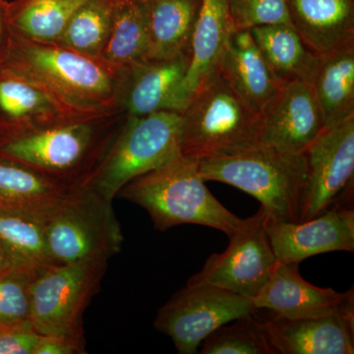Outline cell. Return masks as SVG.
I'll list each match as a JSON object with an SVG mask.
<instances>
[{"instance_id":"83f0119b","label":"cell","mask_w":354,"mask_h":354,"mask_svg":"<svg viewBox=\"0 0 354 354\" xmlns=\"http://www.w3.org/2000/svg\"><path fill=\"white\" fill-rule=\"evenodd\" d=\"M111 28V0H86L71 16L57 44L102 58Z\"/></svg>"},{"instance_id":"484cf974","label":"cell","mask_w":354,"mask_h":354,"mask_svg":"<svg viewBox=\"0 0 354 354\" xmlns=\"http://www.w3.org/2000/svg\"><path fill=\"white\" fill-rule=\"evenodd\" d=\"M148 50L145 0H111V28L102 59L120 68L146 57Z\"/></svg>"},{"instance_id":"6da1fadb","label":"cell","mask_w":354,"mask_h":354,"mask_svg":"<svg viewBox=\"0 0 354 354\" xmlns=\"http://www.w3.org/2000/svg\"><path fill=\"white\" fill-rule=\"evenodd\" d=\"M205 183L199 160L179 153L158 169L133 179L116 197L145 209L160 232L180 225H198L230 236L243 218L221 205Z\"/></svg>"},{"instance_id":"d6986e66","label":"cell","mask_w":354,"mask_h":354,"mask_svg":"<svg viewBox=\"0 0 354 354\" xmlns=\"http://www.w3.org/2000/svg\"><path fill=\"white\" fill-rule=\"evenodd\" d=\"M218 73L259 114L281 86L249 30L230 35Z\"/></svg>"},{"instance_id":"8fae6325","label":"cell","mask_w":354,"mask_h":354,"mask_svg":"<svg viewBox=\"0 0 354 354\" xmlns=\"http://www.w3.org/2000/svg\"><path fill=\"white\" fill-rule=\"evenodd\" d=\"M114 113L78 108L38 79L0 62V141Z\"/></svg>"},{"instance_id":"1f68e13d","label":"cell","mask_w":354,"mask_h":354,"mask_svg":"<svg viewBox=\"0 0 354 354\" xmlns=\"http://www.w3.org/2000/svg\"><path fill=\"white\" fill-rule=\"evenodd\" d=\"M41 337L31 321L0 325V354H34Z\"/></svg>"},{"instance_id":"d6a6232c","label":"cell","mask_w":354,"mask_h":354,"mask_svg":"<svg viewBox=\"0 0 354 354\" xmlns=\"http://www.w3.org/2000/svg\"><path fill=\"white\" fill-rule=\"evenodd\" d=\"M86 353L85 342L69 337L43 335L34 354H77Z\"/></svg>"},{"instance_id":"7a4b0ae2","label":"cell","mask_w":354,"mask_h":354,"mask_svg":"<svg viewBox=\"0 0 354 354\" xmlns=\"http://www.w3.org/2000/svg\"><path fill=\"white\" fill-rule=\"evenodd\" d=\"M127 115L121 111L24 133L0 141V156L43 172L68 188L87 183Z\"/></svg>"},{"instance_id":"5bb4252c","label":"cell","mask_w":354,"mask_h":354,"mask_svg":"<svg viewBox=\"0 0 354 354\" xmlns=\"http://www.w3.org/2000/svg\"><path fill=\"white\" fill-rule=\"evenodd\" d=\"M277 354L354 353L353 288L334 313L262 321Z\"/></svg>"},{"instance_id":"52a82bcc","label":"cell","mask_w":354,"mask_h":354,"mask_svg":"<svg viewBox=\"0 0 354 354\" xmlns=\"http://www.w3.org/2000/svg\"><path fill=\"white\" fill-rule=\"evenodd\" d=\"M46 237L55 265L109 260L120 252L124 241L113 201L88 186L67 191L46 221Z\"/></svg>"},{"instance_id":"9c48e42d","label":"cell","mask_w":354,"mask_h":354,"mask_svg":"<svg viewBox=\"0 0 354 354\" xmlns=\"http://www.w3.org/2000/svg\"><path fill=\"white\" fill-rule=\"evenodd\" d=\"M252 299L211 285H189L158 309L156 329L171 337L180 354H195L214 330L257 311Z\"/></svg>"},{"instance_id":"836d02e7","label":"cell","mask_w":354,"mask_h":354,"mask_svg":"<svg viewBox=\"0 0 354 354\" xmlns=\"http://www.w3.org/2000/svg\"><path fill=\"white\" fill-rule=\"evenodd\" d=\"M6 0L0 1V62L6 55L7 46L9 43V36H10L6 25Z\"/></svg>"},{"instance_id":"ac0fdd59","label":"cell","mask_w":354,"mask_h":354,"mask_svg":"<svg viewBox=\"0 0 354 354\" xmlns=\"http://www.w3.org/2000/svg\"><path fill=\"white\" fill-rule=\"evenodd\" d=\"M297 263H279L269 281L252 301L256 308L267 309L274 316L300 318L334 313L346 292L319 288L305 281L298 272Z\"/></svg>"},{"instance_id":"ffe728a7","label":"cell","mask_w":354,"mask_h":354,"mask_svg":"<svg viewBox=\"0 0 354 354\" xmlns=\"http://www.w3.org/2000/svg\"><path fill=\"white\" fill-rule=\"evenodd\" d=\"M70 188L43 172L0 156V213L48 220Z\"/></svg>"},{"instance_id":"4dcf8cb0","label":"cell","mask_w":354,"mask_h":354,"mask_svg":"<svg viewBox=\"0 0 354 354\" xmlns=\"http://www.w3.org/2000/svg\"><path fill=\"white\" fill-rule=\"evenodd\" d=\"M235 31L259 26L291 25L286 0H227Z\"/></svg>"},{"instance_id":"5b68a950","label":"cell","mask_w":354,"mask_h":354,"mask_svg":"<svg viewBox=\"0 0 354 354\" xmlns=\"http://www.w3.org/2000/svg\"><path fill=\"white\" fill-rule=\"evenodd\" d=\"M181 155L202 158L260 144V114L216 74L181 111Z\"/></svg>"},{"instance_id":"7402d4cb","label":"cell","mask_w":354,"mask_h":354,"mask_svg":"<svg viewBox=\"0 0 354 354\" xmlns=\"http://www.w3.org/2000/svg\"><path fill=\"white\" fill-rule=\"evenodd\" d=\"M322 111L324 129L354 115V44L316 55L308 79Z\"/></svg>"},{"instance_id":"4316f807","label":"cell","mask_w":354,"mask_h":354,"mask_svg":"<svg viewBox=\"0 0 354 354\" xmlns=\"http://www.w3.org/2000/svg\"><path fill=\"white\" fill-rule=\"evenodd\" d=\"M0 242L16 268L41 270L55 265L48 252L46 221L0 213Z\"/></svg>"},{"instance_id":"4fadbf2b","label":"cell","mask_w":354,"mask_h":354,"mask_svg":"<svg viewBox=\"0 0 354 354\" xmlns=\"http://www.w3.org/2000/svg\"><path fill=\"white\" fill-rule=\"evenodd\" d=\"M188 64L189 53H184L162 59L144 57L120 67L114 88L116 108L127 116L180 113L179 88Z\"/></svg>"},{"instance_id":"f1b7e54d","label":"cell","mask_w":354,"mask_h":354,"mask_svg":"<svg viewBox=\"0 0 354 354\" xmlns=\"http://www.w3.org/2000/svg\"><path fill=\"white\" fill-rule=\"evenodd\" d=\"M202 354H277L262 327L252 315L221 326L203 342Z\"/></svg>"},{"instance_id":"3957f363","label":"cell","mask_w":354,"mask_h":354,"mask_svg":"<svg viewBox=\"0 0 354 354\" xmlns=\"http://www.w3.org/2000/svg\"><path fill=\"white\" fill-rule=\"evenodd\" d=\"M199 172L205 181L228 184L256 198L271 220L299 221L307 177L304 153L281 152L260 143L239 152L202 158Z\"/></svg>"},{"instance_id":"e0dca14e","label":"cell","mask_w":354,"mask_h":354,"mask_svg":"<svg viewBox=\"0 0 354 354\" xmlns=\"http://www.w3.org/2000/svg\"><path fill=\"white\" fill-rule=\"evenodd\" d=\"M235 31L227 0H201L189 46V64L180 88V113L192 97L218 73L228 39Z\"/></svg>"},{"instance_id":"f546056e","label":"cell","mask_w":354,"mask_h":354,"mask_svg":"<svg viewBox=\"0 0 354 354\" xmlns=\"http://www.w3.org/2000/svg\"><path fill=\"white\" fill-rule=\"evenodd\" d=\"M41 270L14 268L0 274V325L30 321L32 285Z\"/></svg>"},{"instance_id":"7c38bea8","label":"cell","mask_w":354,"mask_h":354,"mask_svg":"<svg viewBox=\"0 0 354 354\" xmlns=\"http://www.w3.org/2000/svg\"><path fill=\"white\" fill-rule=\"evenodd\" d=\"M304 153L307 177L298 221L315 218L330 208L353 181L354 115L325 128Z\"/></svg>"},{"instance_id":"8992f818","label":"cell","mask_w":354,"mask_h":354,"mask_svg":"<svg viewBox=\"0 0 354 354\" xmlns=\"http://www.w3.org/2000/svg\"><path fill=\"white\" fill-rule=\"evenodd\" d=\"M181 114L158 111L127 116L88 186L113 201L133 179L158 169L180 153Z\"/></svg>"},{"instance_id":"2e32d148","label":"cell","mask_w":354,"mask_h":354,"mask_svg":"<svg viewBox=\"0 0 354 354\" xmlns=\"http://www.w3.org/2000/svg\"><path fill=\"white\" fill-rule=\"evenodd\" d=\"M266 228L277 260L283 264H299L318 254L354 251V211L342 205L298 223L269 218Z\"/></svg>"},{"instance_id":"9a60e30c","label":"cell","mask_w":354,"mask_h":354,"mask_svg":"<svg viewBox=\"0 0 354 354\" xmlns=\"http://www.w3.org/2000/svg\"><path fill=\"white\" fill-rule=\"evenodd\" d=\"M324 130L322 111L308 81L283 84L260 113V143L304 153Z\"/></svg>"},{"instance_id":"30bf717a","label":"cell","mask_w":354,"mask_h":354,"mask_svg":"<svg viewBox=\"0 0 354 354\" xmlns=\"http://www.w3.org/2000/svg\"><path fill=\"white\" fill-rule=\"evenodd\" d=\"M268 218L262 206L255 215L243 218L228 236L227 248L212 254L187 283L218 286L250 299L257 297L279 264L266 228Z\"/></svg>"},{"instance_id":"277c9868","label":"cell","mask_w":354,"mask_h":354,"mask_svg":"<svg viewBox=\"0 0 354 354\" xmlns=\"http://www.w3.org/2000/svg\"><path fill=\"white\" fill-rule=\"evenodd\" d=\"M29 74L78 108L94 113L120 111L114 102L118 67L57 43L9 36L2 62Z\"/></svg>"},{"instance_id":"cb8c5ba5","label":"cell","mask_w":354,"mask_h":354,"mask_svg":"<svg viewBox=\"0 0 354 354\" xmlns=\"http://www.w3.org/2000/svg\"><path fill=\"white\" fill-rule=\"evenodd\" d=\"M86 0H12L6 1L9 35L37 43H57L67 23Z\"/></svg>"},{"instance_id":"d4e9b609","label":"cell","mask_w":354,"mask_h":354,"mask_svg":"<svg viewBox=\"0 0 354 354\" xmlns=\"http://www.w3.org/2000/svg\"><path fill=\"white\" fill-rule=\"evenodd\" d=\"M249 31L281 85L298 79L308 81L317 55L304 44L293 26L265 25Z\"/></svg>"},{"instance_id":"ba28073f","label":"cell","mask_w":354,"mask_h":354,"mask_svg":"<svg viewBox=\"0 0 354 354\" xmlns=\"http://www.w3.org/2000/svg\"><path fill=\"white\" fill-rule=\"evenodd\" d=\"M108 261L95 258L39 271L32 285L34 329L46 337L85 342L83 314L99 290Z\"/></svg>"},{"instance_id":"d590c367","label":"cell","mask_w":354,"mask_h":354,"mask_svg":"<svg viewBox=\"0 0 354 354\" xmlns=\"http://www.w3.org/2000/svg\"><path fill=\"white\" fill-rule=\"evenodd\" d=\"M0 1H1V0H0Z\"/></svg>"},{"instance_id":"44dd1931","label":"cell","mask_w":354,"mask_h":354,"mask_svg":"<svg viewBox=\"0 0 354 354\" xmlns=\"http://www.w3.org/2000/svg\"><path fill=\"white\" fill-rule=\"evenodd\" d=\"M291 24L316 55L354 44V0H286Z\"/></svg>"},{"instance_id":"e575fe53","label":"cell","mask_w":354,"mask_h":354,"mask_svg":"<svg viewBox=\"0 0 354 354\" xmlns=\"http://www.w3.org/2000/svg\"><path fill=\"white\" fill-rule=\"evenodd\" d=\"M14 268L16 267L14 265L13 261L11 260L10 256L6 252V248L0 242V274L10 271Z\"/></svg>"},{"instance_id":"603a6c76","label":"cell","mask_w":354,"mask_h":354,"mask_svg":"<svg viewBox=\"0 0 354 354\" xmlns=\"http://www.w3.org/2000/svg\"><path fill=\"white\" fill-rule=\"evenodd\" d=\"M149 28L146 57L171 58L189 53L201 0H145Z\"/></svg>"}]
</instances>
